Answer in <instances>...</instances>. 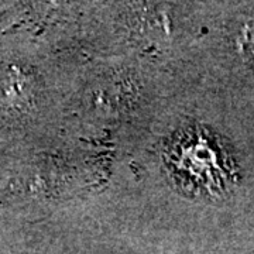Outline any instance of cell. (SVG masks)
<instances>
[{
    "label": "cell",
    "mask_w": 254,
    "mask_h": 254,
    "mask_svg": "<svg viewBox=\"0 0 254 254\" xmlns=\"http://www.w3.org/2000/svg\"><path fill=\"white\" fill-rule=\"evenodd\" d=\"M163 157L174 185L193 199L223 200L239 185V168L226 143L205 126L190 125L174 131Z\"/></svg>",
    "instance_id": "cell-1"
}]
</instances>
